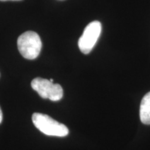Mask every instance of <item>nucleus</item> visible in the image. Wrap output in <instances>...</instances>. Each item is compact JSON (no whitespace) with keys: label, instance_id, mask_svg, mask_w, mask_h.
Instances as JSON below:
<instances>
[{"label":"nucleus","instance_id":"1","mask_svg":"<svg viewBox=\"0 0 150 150\" xmlns=\"http://www.w3.org/2000/svg\"><path fill=\"white\" fill-rule=\"evenodd\" d=\"M32 121L38 130L47 136L65 137L69 134L68 129L65 125L45 114L35 112L32 115Z\"/></svg>","mask_w":150,"mask_h":150},{"label":"nucleus","instance_id":"2","mask_svg":"<svg viewBox=\"0 0 150 150\" xmlns=\"http://www.w3.org/2000/svg\"><path fill=\"white\" fill-rule=\"evenodd\" d=\"M18 47L21 55L29 60L35 59L42 49V41L37 33L26 31L19 36Z\"/></svg>","mask_w":150,"mask_h":150},{"label":"nucleus","instance_id":"3","mask_svg":"<svg viewBox=\"0 0 150 150\" xmlns=\"http://www.w3.org/2000/svg\"><path fill=\"white\" fill-rule=\"evenodd\" d=\"M31 88L43 99H49L53 102H56L61 100L63 96L61 86L54 83L46 79L35 78L31 81Z\"/></svg>","mask_w":150,"mask_h":150},{"label":"nucleus","instance_id":"4","mask_svg":"<svg viewBox=\"0 0 150 150\" xmlns=\"http://www.w3.org/2000/svg\"><path fill=\"white\" fill-rule=\"evenodd\" d=\"M102 32V24L99 21H93L88 24L80 37L78 45L80 51L88 54L92 51Z\"/></svg>","mask_w":150,"mask_h":150},{"label":"nucleus","instance_id":"5","mask_svg":"<svg viewBox=\"0 0 150 150\" xmlns=\"http://www.w3.org/2000/svg\"><path fill=\"white\" fill-rule=\"evenodd\" d=\"M140 120L145 125H150V92L143 97L140 107Z\"/></svg>","mask_w":150,"mask_h":150},{"label":"nucleus","instance_id":"6","mask_svg":"<svg viewBox=\"0 0 150 150\" xmlns=\"http://www.w3.org/2000/svg\"><path fill=\"white\" fill-rule=\"evenodd\" d=\"M3 119V115H2V111H1V108H0V124H1V121H2Z\"/></svg>","mask_w":150,"mask_h":150},{"label":"nucleus","instance_id":"7","mask_svg":"<svg viewBox=\"0 0 150 150\" xmlns=\"http://www.w3.org/2000/svg\"><path fill=\"white\" fill-rule=\"evenodd\" d=\"M0 1H21V0H0Z\"/></svg>","mask_w":150,"mask_h":150},{"label":"nucleus","instance_id":"8","mask_svg":"<svg viewBox=\"0 0 150 150\" xmlns=\"http://www.w3.org/2000/svg\"><path fill=\"white\" fill-rule=\"evenodd\" d=\"M50 81H51V82H53V81H54V80L52 79H50Z\"/></svg>","mask_w":150,"mask_h":150}]
</instances>
